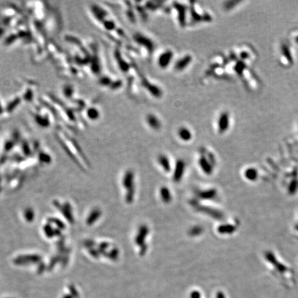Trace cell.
I'll list each match as a JSON object with an SVG mask.
<instances>
[{
    "instance_id": "30bf717a",
    "label": "cell",
    "mask_w": 298,
    "mask_h": 298,
    "mask_svg": "<svg viewBox=\"0 0 298 298\" xmlns=\"http://www.w3.org/2000/svg\"><path fill=\"white\" fill-rule=\"evenodd\" d=\"M193 61V56L191 54L186 53L175 60L173 63V69L176 73H182L188 69Z\"/></svg>"
},
{
    "instance_id": "277c9868",
    "label": "cell",
    "mask_w": 298,
    "mask_h": 298,
    "mask_svg": "<svg viewBox=\"0 0 298 298\" xmlns=\"http://www.w3.org/2000/svg\"><path fill=\"white\" fill-rule=\"evenodd\" d=\"M172 8L178 25L183 28H185L189 23V4L188 3L185 4L184 2H175L173 3Z\"/></svg>"
},
{
    "instance_id": "5b68a950",
    "label": "cell",
    "mask_w": 298,
    "mask_h": 298,
    "mask_svg": "<svg viewBox=\"0 0 298 298\" xmlns=\"http://www.w3.org/2000/svg\"><path fill=\"white\" fill-rule=\"evenodd\" d=\"M140 85L143 88V89L149 93L151 97L156 99H159L163 96V90L158 84L155 82L151 81L149 78L145 76L143 74L140 73Z\"/></svg>"
},
{
    "instance_id": "5bb4252c",
    "label": "cell",
    "mask_w": 298,
    "mask_h": 298,
    "mask_svg": "<svg viewBox=\"0 0 298 298\" xmlns=\"http://www.w3.org/2000/svg\"><path fill=\"white\" fill-rule=\"evenodd\" d=\"M198 197L203 199H215L218 193L215 188H210L205 191H200L197 193Z\"/></svg>"
},
{
    "instance_id": "8992f818",
    "label": "cell",
    "mask_w": 298,
    "mask_h": 298,
    "mask_svg": "<svg viewBox=\"0 0 298 298\" xmlns=\"http://www.w3.org/2000/svg\"><path fill=\"white\" fill-rule=\"evenodd\" d=\"M231 117L229 111L224 110L219 113L215 121L217 132L219 135L226 133L231 127Z\"/></svg>"
},
{
    "instance_id": "e0dca14e",
    "label": "cell",
    "mask_w": 298,
    "mask_h": 298,
    "mask_svg": "<svg viewBox=\"0 0 298 298\" xmlns=\"http://www.w3.org/2000/svg\"><path fill=\"white\" fill-rule=\"evenodd\" d=\"M233 226L231 225H222L219 226L218 228V232L221 234H228L231 233V231H233Z\"/></svg>"
},
{
    "instance_id": "2e32d148",
    "label": "cell",
    "mask_w": 298,
    "mask_h": 298,
    "mask_svg": "<svg viewBox=\"0 0 298 298\" xmlns=\"http://www.w3.org/2000/svg\"><path fill=\"white\" fill-rule=\"evenodd\" d=\"M160 196L164 203H169L172 199V196L167 187H162L160 189Z\"/></svg>"
},
{
    "instance_id": "6da1fadb",
    "label": "cell",
    "mask_w": 298,
    "mask_h": 298,
    "mask_svg": "<svg viewBox=\"0 0 298 298\" xmlns=\"http://www.w3.org/2000/svg\"><path fill=\"white\" fill-rule=\"evenodd\" d=\"M188 4L190 24L196 25L199 24L210 23L213 21V18L210 13L208 10L202 9L197 2H189Z\"/></svg>"
},
{
    "instance_id": "8fae6325",
    "label": "cell",
    "mask_w": 298,
    "mask_h": 298,
    "mask_svg": "<svg viewBox=\"0 0 298 298\" xmlns=\"http://www.w3.org/2000/svg\"><path fill=\"white\" fill-rule=\"evenodd\" d=\"M145 121L148 128L153 131H158L162 127V122L160 118L153 113H149L146 115Z\"/></svg>"
},
{
    "instance_id": "ac0fdd59",
    "label": "cell",
    "mask_w": 298,
    "mask_h": 298,
    "mask_svg": "<svg viewBox=\"0 0 298 298\" xmlns=\"http://www.w3.org/2000/svg\"><path fill=\"white\" fill-rule=\"evenodd\" d=\"M203 233V228L201 226H194L189 231V234L191 236H197V235H201Z\"/></svg>"
},
{
    "instance_id": "4fadbf2b",
    "label": "cell",
    "mask_w": 298,
    "mask_h": 298,
    "mask_svg": "<svg viewBox=\"0 0 298 298\" xmlns=\"http://www.w3.org/2000/svg\"><path fill=\"white\" fill-rule=\"evenodd\" d=\"M186 169V163L183 159H178L176 162L175 168L173 173V180L175 183L179 182L183 177Z\"/></svg>"
},
{
    "instance_id": "7c38bea8",
    "label": "cell",
    "mask_w": 298,
    "mask_h": 298,
    "mask_svg": "<svg viewBox=\"0 0 298 298\" xmlns=\"http://www.w3.org/2000/svg\"><path fill=\"white\" fill-rule=\"evenodd\" d=\"M177 135L179 139L184 142H189L193 138V132L187 126H180L177 129Z\"/></svg>"
},
{
    "instance_id": "3957f363",
    "label": "cell",
    "mask_w": 298,
    "mask_h": 298,
    "mask_svg": "<svg viewBox=\"0 0 298 298\" xmlns=\"http://www.w3.org/2000/svg\"><path fill=\"white\" fill-rule=\"evenodd\" d=\"M199 154L198 163L200 168L207 175H211L217 163L215 155L205 147L199 149Z\"/></svg>"
},
{
    "instance_id": "7a4b0ae2",
    "label": "cell",
    "mask_w": 298,
    "mask_h": 298,
    "mask_svg": "<svg viewBox=\"0 0 298 298\" xmlns=\"http://www.w3.org/2000/svg\"><path fill=\"white\" fill-rule=\"evenodd\" d=\"M133 41L138 46L140 50H142L147 57L153 56L155 50L156 44L154 40L143 32H137L133 35Z\"/></svg>"
},
{
    "instance_id": "9c48e42d",
    "label": "cell",
    "mask_w": 298,
    "mask_h": 298,
    "mask_svg": "<svg viewBox=\"0 0 298 298\" xmlns=\"http://www.w3.org/2000/svg\"><path fill=\"white\" fill-rule=\"evenodd\" d=\"M148 234V228L146 225L140 226L135 237V244L140 247V255H144L147 251V245L146 244V237Z\"/></svg>"
},
{
    "instance_id": "9a60e30c",
    "label": "cell",
    "mask_w": 298,
    "mask_h": 298,
    "mask_svg": "<svg viewBox=\"0 0 298 298\" xmlns=\"http://www.w3.org/2000/svg\"><path fill=\"white\" fill-rule=\"evenodd\" d=\"M158 162L161 167L163 169L165 172H169L170 170V164L169 158L164 154H161L158 158Z\"/></svg>"
},
{
    "instance_id": "ba28073f",
    "label": "cell",
    "mask_w": 298,
    "mask_h": 298,
    "mask_svg": "<svg viewBox=\"0 0 298 298\" xmlns=\"http://www.w3.org/2000/svg\"><path fill=\"white\" fill-rule=\"evenodd\" d=\"M123 185L126 189V201L131 203L135 196V176L132 170H127L123 178Z\"/></svg>"
},
{
    "instance_id": "52a82bcc",
    "label": "cell",
    "mask_w": 298,
    "mask_h": 298,
    "mask_svg": "<svg viewBox=\"0 0 298 298\" xmlns=\"http://www.w3.org/2000/svg\"><path fill=\"white\" fill-rule=\"evenodd\" d=\"M175 53L171 48H166L157 57L156 62L158 66L162 70H166L174 63Z\"/></svg>"
}]
</instances>
